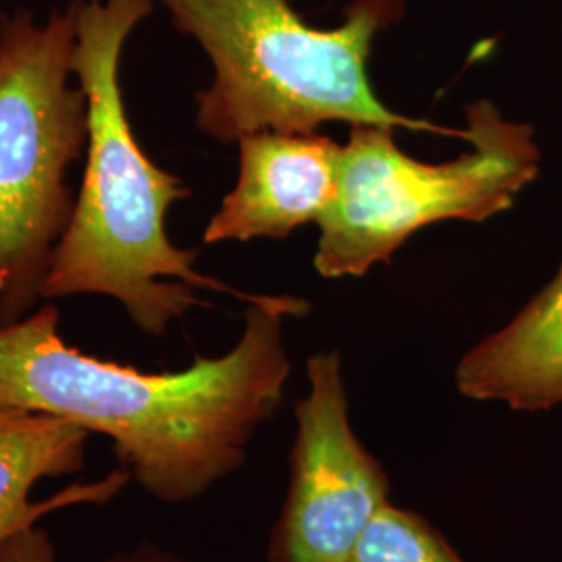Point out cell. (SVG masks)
<instances>
[{"label":"cell","instance_id":"cell-8","mask_svg":"<svg viewBox=\"0 0 562 562\" xmlns=\"http://www.w3.org/2000/svg\"><path fill=\"white\" fill-rule=\"evenodd\" d=\"M454 383L469 401L522 413L562 404V265L510 322L462 357Z\"/></svg>","mask_w":562,"mask_h":562},{"label":"cell","instance_id":"cell-12","mask_svg":"<svg viewBox=\"0 0 562 562\" xmlns=\"http://www.w3.org/2000/svg\"><path fill=\"white\" fill-rule=\"evenodd\" d=\"M134 562H165V561H155V559H142V561H134Z\"/></svg>","mask_w":562,"mask_h":562},{"label":"cell","instance_id":"cell-2","mask_svg":"<svg viewBox=\"0 0 562 562\" xmlns=\"http://www.w3.org/2000/svg\"><path fill=\"white\" fill-rule=\"evenodd\" d=\"M155 0H78L74 74L88 101V146L71 220L50 257L42 301L106 296L159 338L204 302L196 288L241 294L196 271V250L176 246L167 215L192 194L153 161L134 134L121 88L123 48Z\"/></svg>","mask_w":562,"mask_h":562},{"label":"cell","instance_id":"cell-5","mask_svg":"<svg viewBox=\"0 0 562 562\" xmlns=\"http://www.w3.org/2000/svg\"><path fill=\"white\" fill-rule=\"evenodd\" d=\"M76 27L78 0L46 20L30 9L0 20V327L38 306L74 213L69 173L88 146Z\"/></svg>","mask_w":562,"mask_h":562},{"label":"cell","instance_id":"cell-4","mask_svg":"<svg viewBox=\"0 0 562 562\" xmlns=\"http://www.w3.org/2000/svg\"><path fill=\"white\" fill-rule=\"evenodd\" d=\"M464 142L469 150L457 159L423 162L398 148L394 130L350 125L338 196L317 223V273L362 278L427 225L487 222L508 211L542 171L536 127L504 117L490 99L464 106Z\"/></svg>","mask_w":562,"mask_h":562},{"label":"cell","instance_id":"cell-10","mask_svg":"<svg viewBox=\"0 0 562 562\" xmlns=\"http://www.w3.org/2000/svg\"><path fill=\"white\" fill-rule=\"evenodd\" d=\"M350 562H464L422 515L385 504L369 522Z\"/></svg>","mask_w":562,"mask_h":562},{"label":"cell","instance_id":"cell-11","mask_svg":"<svg viewBox=\"0 0 562 562\" xmlns=\"http://www.w3.org/2000/svg\"><path fill=\"white\" fill-rule=\"evenodd\" d=\"M0 562H55V548L44 531L30 527L0 546Z\"/></svg>","mask_w":562,"mask_h":562},{"label":"cell","instance_id":"cell-7","mask_svg":"<svg viewBox=\"0 0 562 562\" xmlns=\"http://www.w3.org/2000/svg\"><path fill=\"white\" fill-rule=\"evenodd\" d=\"M238 144V180L206 223L202 241L285 240L319 223L338 196L341 144L319 134L255 132Z\"/></svg>","mask_w":562,"mask_h":562},{"label":"cell","instance_id":"cell-1","mask_svg":"<svg viewBox=\"0 0 562 562\" xmlns=\"http://www.w3.org/2000/svg\"><path fill=\"white\" fill-rule=\"evenodd\" d=\"M306 313L296 296L252 294L232 350L146 373L69 346L59 308L44 304L0 327V404L111 438L150 496L190 503L240 469L250 438L278 411L292 373L283 319Z\"/></svg>","mask_w":562,"mask_h":562},{"label":"cell","instance_id":"cell-6","mask_svg":"<svg viewBox=\"0 0 562 562\" xmlns=\"http://www.w3.org/2000/svg\"><path fill=\"white\" fill-rule=\"evenodd\" d=\"M311 390L296 402L290 487L269 540V562H350L390 480L348 419L340 352L306 362Z\"/></svg>","mask_w":562,"mask_h":562},{"label":"cell","instance_id":"cell-9","mask_svg":"<svg viewBox=\"0 0 562 562\" xmlns=\"http://www.w3.org/2000/svg\"><path fill=\"white\" fill-rule=\"evenodd\" d=\"M90 431L38 411L0 404V546L63 506L104 503L127 483L115 471L99 483L71 485L50 501L30 503L36 483L83 469Z\"/></svg>","mask_w":562,"mask_h":562},{"label":"cell","instance_id":"cell-3","mask_svg":"<svg viewBox=\"0 0 562 562\" xmlns=\"http://www.w3.org/2000/svg\"><path fill=\"white\" fill-rule=\"evenodd\" d=\"M155 2L213 65V80L194 97V125L211 140L311 134L331 121L464 140V127L402 115L375 94L373 44L404 20L406 0H350L340 25L327 30L302 20L294 0Z\"/></svg>","mask_w":562,"mask_h":562}]
</instances>
